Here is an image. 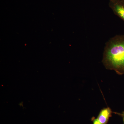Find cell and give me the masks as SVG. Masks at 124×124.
<instances>
[{"mask_svg":"<svg viewBox=\"0 0 124 124\" xmlns=\"http://www.w3.org/2000/svg\"><path fill=\"white\" fill-rule=\"evenodd\" d=\"M102 62L106 69L124 74V35L115 36L107 42Z\"/></svg>","mask_w":124,"mask_h":124,"instance_id":"obj_1","label":"cell"},{"mask_svg":"<svg viewBox=\"0 0 124 124\" xmlns=\"http://www.w3.org/2000/svg\"><path fill=\"white\" fill-rule=\"evenodd\" d=\"M108 5L114 14L124 22V2L121 0H109Z\"/></svg>","mask_w":124,"mask_h":124,"instance_id":"obj_2","label":"cell"},{"mask_svg":"<svg viewBox=\"0 0 124 124\" xmlns=\"http://www.w3.org/2000/svg\"><path fill=\"white\" fill-rule=\"evenodd\" d=\"M112 113V111L110 108H103L100 111L97 119L102 124H107Z\"/></svg>","mask_w":124,"mask_h":124,"instance_id":"obj_3","label":"cell"},{"mask_svg":"<svg viewBox=\"0 0 124 124\" xmlns=\"http://www.w3.org/2000/svg\"><path fill=\"white\" fill-rule=\"evenodd\" d=\"M92 121H93V124H102L99 122L97 118H94V117L92 118Z\"/></svg>","mask_w":124,"mask_h":124,"instance_id":"obj_4","label":"cell"},{"mask_svg":"<svg viewBox=\"0 0 124 124\" xmlns=\"http://www.w3.org/2000/svg\"><path fill=\"white\" fill-rule=\"evenodd\" d=\"M117 114H119L120 115L122 116V117H123V121H124V113H122V114H120V113H117Z\"/></svg>","mask_w":124,"mask_h":124,"instance_id":"obj_5","label":"cell"},{"mask_svg":"<svg viewBox=\"0 0 124 124\" xmlns=\"http://www.w3.org/2000/svg\"><path fill=\"white\" fill-rule=\"evenodd\" d=\"M121 0L122 1H124V0Z\"/></svg>","mask_w":124,"mask_h":124,"instance_id":"obj_6","label":"cell"},{"mask_svg":"<svg viewBox=\"0 0 124 124\" xmlns=\"http://www.w3.org/2000/svg\"></svg>","mask_w":124,"mask_h":124,"instance_id":"obj_7","label":"cell"}]
</instances>
